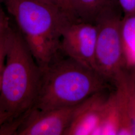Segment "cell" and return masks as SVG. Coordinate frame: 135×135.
<instances>
[{
  "label": "cell",
  "instance_id": "cell-15",
  "mask_svg": "<svg viewBox=\"0 0 135 135\" xmlns=\"http://www.w3.org/2000/svg\"><path fill=\"white\" fill-rule=\"evenodd\" d=\"M10 122L9 116L3 112H0V135H5L4 126Z\"/></svg>",
  "mask_w": 135,
  "mask_h": 135
},
{
  "label": "cell",
  "instance_id": "cell-3",
  "mask_svg": "<svg viewBox=\"0 0 135 135\" xmlns=\"http://www.w3.org/2000/svg\"><path fill=\"white\" fill-rule=\"evenodd\" d=\"M6 6L36 62L46 67L60 52L64 31L75 21L46 0H6Z\"/></svg>",
  "mask_w": 135,
  "mask_h": 135
},
{
  "label": "cell",
  "instance_id": "cell-9",
  "mask_svg": "<svg viewBox=\"0 0 135 135\" xmlns=\"http://www.w3.org/2000/svg\"><path fill=\"white\" fill-rule=\"evenodd\" d=\"M117 0H72L75 16L78 21L95 24L99 15Z\"/></svg>",
  "mask_w": 135,
  "mask_h": 135
},
{
  "label": "cell",
  "instance_id": "cell-14",
  "mask_svg": "<svg viewBox=\"0 0 135 135\" xmlns=\"http://www.w3.org/2000/svg\"><path fill=\"white\" fill-rule=\"evenodd\" d=\"M9 27L8 21L0 9V42L4 37Z\"/></svg>",
  "mask_w": 135,
  "mask_h": 135
},
{
  "label": "cell",
  "instance_id": "cell-8",
  "mask_svg": "<svg viewBox=\"0 0 135 135\" xmlns=\"http://www.w3.org/2000/svg\"><path fill=\"white\" fill-rule=\"evenodd\" d=\"M122 122L121 107L116 92L107 100L101 124L94 135H118Z\"/></svg>",
  "mask_w": 135,
  "mask_h": 135
},
{
  "label": "cell",
  "instance_id": "cell-6",
  "mask_svg": "<svg viewBox=\"0 0 135 135\" xmlns=\"http://www.w3.org/2000/svg\"><path fill=\"white\" fill-rule=\"evenodd\" d=\"M78 105L46 110L32 109L22 118L16 135H65Z\"/></svg>",
  "mask_w": 135,
  "mask_h": 135
},
{
  "label": "cell",
  "instance_id": "cell-4",
  "mask_svg": "<svg viewBox=\"0 0 135 135\" xmlns=\"http://www.w3.org/2000/svg\"><path fill=\"white\" fill-rule=\"evenodd\" d=\"M122 13L116 2L103 10L95 23L98 31L95 69L113 84L125 65L121 36Z\"/></svg>",
  "mask_w": 135,
  "mask_h": 135
},
{
  "label": "cell",
  "instance_id": "cell-5",
  "mask_svg": "<svg viewBox=\"0 0 135 135\" xmlns=\"http://www.w3.org/2000/svg\"><path fill=\"white\" fill-rule=\"evenodd\" d=\"M97 33L95 24L74 22L63 33L60 51L64 55L95 70Z\"/></svg>",
  "mask_w": 135,
  "mask_h": 135
},
{
  "label": "cell",
  "instance_id": "cell-2",
  "mask_svg": "<svg viewBox=\"0 0 135 135\" xmlns=\"http://www.w3.org/2000/svg\"><path fill=\"white\" fill-rule=\"evenodd\" d=\"M5 64L0 93V112L9 123L21 119L34 106L41 69L19 31L9 27L5 40Z\"/></svg>",
  "mask_w": 135,
  "mask_h": 135
},
{
  "label": "cell",
  "instance_id": "cell-1",
  "mask_svg": "<svg viewBox=\"0 0 135 135\" xmlns=\"http://www.w3.org/2000/svg\"><path fill=\"white\" fill-rule=\"evenodd\" d=\"M41 69L37 96L32 109L46 110L78 105L110 83L96 71L64 55Z\"/></svg>",
  "mask_w": 135,
  "mask_h": 135
},
{
  "label": "cell",
  "instance_id": "cell-10",
  "mask_svg": "<svg viewBox=\"0 0 135 135\" xmlns=\"http://www.w3.org/2000/svg\"><path fill=\"white\" fill-rule=\"evenodd\" d=\"M121 31L125 65H135V13L124 15Z\"/></svg>",
  "mask_w": 135,
  "mask_h": 135
},
{
  "label": "cell",
  "instance_id": "cell-11",
  "mask_svg": "<svg viewBox=\"0 0 135 135\" xmlns=\"http://www.w3.org/2000/svg\"><path fill=\"white\" fill-rule=\"evenodd\" d=\"M62 14L73 21H77L73 9L72 0H46Z\"/></svg>",
  "mask_w": 135,
  "mask_h": 135
},
{
  "label": "cell",
  "instance_id": "cell-7",
  "mask_svg": "<svg viewBox=\"0 0 135 135\" xmlns=\"http://www.w3.org/2000/svg\"><path fill=\"white\" fill-rule=\"evenodd\" d=\"M109 89L88 98L78 105L65 135H94L101 124Z\"/></svg>",
  "mask_w": 135,
  "mask_h": 135
},
{
  "label": "cell",
  "instance_id": "cell-13",
  "mask_svg": "<svg viewBox=\"0 0 135 135\" xmlns=\"http://www.w3.org/2000/svg\"><path fill=\"white\" fill-rule=\"evenodd\" d=\"M5 36H6V35H5L4 37L3 38V39H2L0 42V93H1L2 73H3L4 64H5Z\"/></svg>",
  "mask_w": 135,
  "mask_h": 135
},
{
  "label": "cell",
  "instance_id": "cell-12",
  "mask_svg": "<svg viewBox=\"0 0 135 135\" xmlns=\"http://www.w3.org/2000/svg\"><path fill=\"white\" fill-rule=\"evenodd\" d=\"M124 15L135 13V0H117Z\"/></svg>",
  "mask_w": 135,
  "mask_h": 135
}]
</instances>
